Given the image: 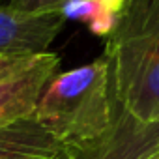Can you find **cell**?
Here are the masks:
<instances>
[{
    "instance_id": "1",
    "label": "cell",
    "mask_w": 159,
    "mask_h": 159,
    "mask_svg": "<svg viewBox=\"0 0 159 159\" xmlns=\"http://www.w3.org/2000/svg\"><path fill=\"white\" fill-rule=\"evenodd\" d=\"M105 58L118 105L140 122H159V0H125Z\"/></svg>"
},
{
    "instance_id": "2",
    "label": "cell",
    "mask_w": 159,
    "mask_h": 159,
    "mask_svg": "<svg viewBox=\"0 0 159 159\" xmlns=\"http://www.w3.org/2000/svg\"><path fill=\"white\" fill-rule=\"evenodd\" d=\"M120 109L103 56L56 75L45 88L34 118L62 142L84 153L109 135Z\"/></svg>"
},
{
    "instance_id": "3",
    "label": "cell",
    "mask_w": 159,
    "mask_h": 159,
    "mask_svg": "<svg viewBox=\"0 0 159 159\" xmlns=\"http://www.w3.org/2000/svg\"><path fill=\"white\" fill-rule=\"evenodd\" d=\"M60 58L54 52L36 54L23 69L0 79V129L32 118L39 99L56 77Z\"/></svg>"
},
{
    "instance_id": "4",
    "label": "cell",
    "mask_w": 159,
    "mask_h": 159,
    "mask_svg": "<svg viewBox=\"0 0 159 159\" xmlns=\"http://www.w3.org/2000/svg\"><path fill=\"white\" fill-rule=\"evenodd\" d=\"M66 17L60 11L32 13L0 4V54L34 56L47 52Z\"/></svg>"
},
{
    "instance_id": "5",
    "label": "cell",
    "mask_w": 159,
    "mask_h": 159,
    "mask_svg": "<svg viewBox=\"0 0 159 159\" xmlns=\"http://www.w3.org/2000/svg\"><path fill=\"white\" fill-rule=\"evenodd\" d=\"M159 122L146 124L120 109L109 135L79 159H157Z\"/></svg>"
},
{
    "instance_id": "6",
    "label": "cell",
    "mask_w": 159,
    "mask_h": 159,
    "mask_svg": "<svg viewBox=\"0 0 159 159\" xmlns=\"http://www.w3.org/2000/svg\"><path fill=\"white\" fill-rule=\"evenodd\" d=\"M81 155L34 116L0 129V159H79Z\"/></svg>"
},
{
    "instance_id": "7",
    "label": "cell",
    "mask_w": 159,
    "mask_h": 159,
    "mask_svg": "<svg viewBox=\"0 0 159 159\" xmlns=\"http://www.w3.org/2000/svg\"><path fill=\"white\" fill-rule=\"evenodd\" d=\"M125 0H69L62 6L60 13L66 21H77L90 28L92 34L99 38H109L116 28Z\"/></svg>"
},
{
    "instance_id": "8",
    "label": "cell",
    "mask_w": 159,
    "mask_h": 159,
    "mask_svg": "<svg viewBox=\"0 0 159 159\" xmlns=\"http://www.w3.org/2000/svg\"><path fill=\"white\" fill-rule=\"evenodd\" d=\"M69 0H11L13 8L23 10V11H32V13H45V11H60L64 4Z\"/></svg>"
},
{
    "instance_id": "9",
    "label": "cell",
    "mask_w": 159,
    "mask_h": 159,
    "mask_svg": "<svg viewBox=\"0 0 159 159\" xmlns=\"http://www.w3.org/2000/svg\"><path fill=\"white\" fill-rule=\"evenodd\" d=\"M34 56H2L0 54V79H4V77L23 69Z\"/></svg>"
},
{
    "instance_id": "10",
    "label": "cell",
    "mask_w": 159,
    "mask_h": 159,
    "mask_svg": "<svg viewBox=\"0 0 159 159\" xmlns=\"http://www.w3.org/2000/svg\"><path fill=\"white\" fill-rule=\"evenodd\" d=\"M0 4H2V6H10L11 0H0Z\"/></svg>"
},
{
    "instance_id": "11",
    "label": "cell",
    "mask_w": 159,
    "mask_h": 159,
    "mask_svg": "<svg viewBox=\"0 0 159 159\" xmlns=\"http://www.w3.org/2000/svg\"><path fill=\"white\" fill-rule=\"evenodd\" d=\"M157 159H159V157H157Z\"/></svg>"
}]
</instances>
